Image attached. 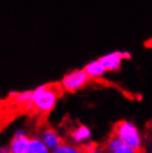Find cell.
I'll list each match as a JSON object with an SVG mask.
<instances>
[{
	"mask_svg": "<svg viewBox=\"0 0 152 153\" xmlns=\"http://www.w3.org/2000/svg\"><path fill=\"white\" fill-rule=\"evenodd\" d=\"M38 133L40 134V140L46 144L48 149L56 150L66 142L65 139L58 133V131L49 122L47 123Z\"/></svg>",
	"mask_w": 152,
	"mask_h": 153,
	"instance_id": "cell-5",
	"label": "cell"
},
{
	"mask_svg": "<svg viewBox=\"0 0 152 153\" xmlns=\"http://www.w3.org/2000/svg\"><path fill=\"white\" fill-rule=\"evenodd\" d=\"M28 153H50L47 146L38 139H31L30 148Z\"/></svg>",
	"mask_w": 152,
	"mask_h": 153,
	"instance_id": "cell-11",
	"label": "cell"
},
{
	"mask_svg": "<svg viewBox=\"0 0 152 153\" xmlns=\"http://www.w3.org/2000/svg\"><path fill=\"white\" fill-rule=\"evenodd\" d=\"M99 151L103 153H139L111 133L107 138V141L102 146H100Z\"/></svg>",
	"mask_w": 152,
	"mask_h": 153,
	"instance_id": "cell-6",
	"label": "cell"
},
{
	"mask_svg": "<svg viewBox=\"0 0 152 153\" xmlns=\"http://www.w3.org/2000/svg\"><path fill=\"white\" fill-rule=\"evenodd\" d=\"M148 43H150V45H151L150 47H152V39H151V40H149L148 42H145V45H148Z\"/></svg>",
	"mask_w": 152,
	"mask_h": 153,
	"instance_id": "cell-13",
	"label": "cell"
},
{
	"mask_svg": "<svg viewBox=\"0 0 152 153\" xmlns=\"http://www.w3.org/2000/svg\"><path fill=\"white\" fill-rule=\"evenodd\" d=\"M110 133L119 140H121L123 143L133 148L139 153H145V149L141 144V137L139 131L132 123L128 121H118L113 124Z\"/></svg>",
	"mask_w": 152,
	"mask_h": 153,
	"instance_id": "cell-3",
	"label": "cell"
},
{
	"mask_svg": "<svg viewBox=\"0 0 152 153\" xmlns=\"http://www.w3.org/2000/svg\"><path fill=\"white\" fill-rule=\"evenodd\" d=\"M0 153H12V152L9 146H4V148H1V149H0Z\"/></svg>",
	"mask_w": 152,
	"mask_h": 153,
	"instance_id": "cell-12",
	"label": "cell"
},
{
	"mask_svg": "<svg viewBox=\"0 0 152 153\" xmlns=\"http://www.w3.org/2000/svg\"><path fill=\"white\" fill-rule=\"evenodd\" d=\"M92 81L84 69L73 70L70 73L66 74L63 79L61 80V84L66 92L69 93H76L81 89H84L88 84Z\"/></svg>",
	"mask_w": 152,
	"mask_h": 153,
	"instance_id": "cell-4",
	"label": "cell"
},
{
	"mask_svg": "<svg viewBox=\"0 0 152 153\" xmlns=\"http://www.w3.org/2000/svg\"><path fill=\"white\" fill-rule=\"evenodd\" d=\"M99 60L102 62L107 71H118L121 68V62H122V56L121 51H114L111 53L104 54Z\"/></svg>",
	"mask_w": 152,
	"mask_h": 153,
	"instance_id": "cell-9",
	"label": "cell"
},
{
	"mask_svg": "<svg viewBox=\"0 0 152 153\" xmlns=\"http://www.w3.org/2000/svg\"><path fill=\"white\" fill-rule=\"evenodd\" d=\"M83 69L86 70V72L89 74V76L91 78L92 80H95V81L99 80L100 78L103 76V73L107 71L106 68H104V65H102V62L100 61L99 59L90 62V63H88Z\"/></svg>",
	"mask_w": 152,
	"mask_h": 153,
	"instance_id": "cell-10",
	"label": "cell"
},
{
	"mask_svg": "<svg viewBox=\"0 0 152 153\" xmlns=\"http://www.w3.org/2000/svg\"><path fill=\"white\" fill-rule=\"evenodd\" d=\"M68 123L69 124L66 132H67V135L71 140L70 142L79 144V143H82L83 141L90 138V130L86 126L79 122L73 123L72 121H70Z\"/></svg>",
	"mask_w": 152,
	"mask_h": 153,
	"instance_id": "cell-7",
	"label": "cell"
},
{
	"mask_svg": "<svg viewBox=\"0 0 152 153\" xmlns=\"http://www.w3.org/2000/svg\"><path fill=\"white\" fill-rule=\"evenodd\" d=\"M31 139L23 133H16L10 142V150L12 153H28L30 148Z\"/></svg>",
	"mask_w": 152,
	"mask_h": 153,
	"instance_id": "cell-8",
	"label": "cell"
},
{
	"mask_svg": "<svg viewBox=\"0 0 152 153\" xmlns=\"http://www.w3.org/2000/svg\"><path fill=\"white\" fill-rule=\"evenodd\" d=\"M61 82H50L34 90L31 108L28 112V122L34 123L37 132L48 123L49 114L56 108L57 101L65 93Z\"/></svg>",
	"mask_w": 152,
	"mask_h": 153,
	"instance_id": "cell-1",
	"label": "cell"
},
{
	"mask_svg": "<svg viewBox=\"0 0 152 153\" xmlns=\"http://www.w3.org/2000/svg\"><path fill=\"white\" fill-rule=\"evenodd\" d=\"M34 91L10 92L0 98V133L18 118L27 115L31 108Z\"/></svg>",
	"mask_w": 152,
	"mask_h": 153,
	"instance_id": "cell-2",
	"label": "cell"
}]
</instances>
